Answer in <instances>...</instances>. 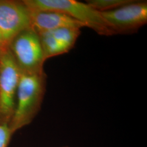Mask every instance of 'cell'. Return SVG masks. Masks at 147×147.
Wrapping results in <instances>:
<instances>
[{"label": "cell", "instance_id": "8", "mask_svg": "<svg viewBox=\"0 0 147 147\" xmlns=\"http://www.w3.org/2000/svg\"><path fill=\"white\" fill-rule=\"evenodd\" d=\"M41 42L44 57L49 58L68 53V49L53 36L49 32L38 34Z\"/></svg>", "mask_w": 147, "mask_h": 147}, {"label": "cell", "instance_id": "5", "mask_svg": "<svg viewBox=\"0 0 147 147\" xmlns=\"http://www.w3.org/2000/svg\"><path fill=\"white\" fill-rule=\"evenodd\" d=\"M100 13L115 34H132L147 23V2L134 0L116 9Z\"/></svg>", "mask_w": 147, "mask_h": 147}, {"label": "cell", "instance_id": "1", "mask_svg": "<svg viewBox=\"0 0 147 147\" xmlns=\"http://www.w3.org/2000/svg\"><path fill=\"white\" fill-rule=\"evenodd\" d=\"M44 71L29 73L20 71L16 110L9 126L14 134L31 124L40 110L46 90Z\"/></svg>", "mask_w": 147, "mask_h": 147}, {"label": "cell", "instance_id": "14", "mask_svg": "<svg viewBox=\"0 0 147 147\" xmlns=\"http://www.w3.org/2000/svg\"><path fill=\"white\" fill-rule=\"evenodd\" d=\"M67 147V146H65V147Z\"/></svg>", "mask_w": 147, "mask_h": 147}, {"label": "cell", "instance_id": "13", "mask_svg": "<svg viewBox=\"0 0 147 147\" xmlns=\"http://www.w3.org/2000/svg\"><path fill=\"white\" fill-rule=\"evenodd\" d=\"M1 53V51H0V56H1V53Z\"/></svg>", "mask_w": 147, "mask_h": 147}, {"label": "cell", "instance_id": "6", "mask_svg": "<svg viewBox=\"0 0 147 147\" xmlns=\"http://www.w3.org/2000/svg\"><path fill=\"white\" fill-rule=\"evenodd\" d=\"M29 28L31 11L22 1L0 0V32L8 47L17 35Z\"/></svg>", "mask_w": 147, "mask_h": 147}, {"label": "cell", "instance_id": "4", "mask_svg": "<svg viewBox=\"0 0 147 147\" xmlns=\"http://www.w3.org/2000/svg\"><path fill=\"white\" fill-rule=\"evenodd\" d=\"M9 49L21 72H42L45 62L38 33L29 28L21 32L11 42Z\"/></svg>", "mask_w": 147, "mask_h": 147}, {"label": "cell", "instance_id": "2", "mask_svg": "<svg viewBox=\"0 0 147 147\" xmlns=\"http://www.w3.org/2000/svg\"><path fill=\"white\" fill-rule=\"evenodd\" d=\"M31 11H57L81 22L101 36L115 35L101 13L86 3L75 0H23Z\"/></svg>", "mask_w": 147, "mask_h": 147}, {"label": "cell", "instance_id": "9", "mask_svg": "<svg viewBox=\"0 0 147 147\" xmlns=\"http://www.w3.org/2000/svg\"><path fill=\"white\" fill-rule=\"evenodd\" d=\"M49 32L58 42H61L69 50L75 46L78 38L81 34L80 29L64 27Z\"/></svg>", "mask_w": 147, "mask_h": 147}, {"label": "cell", "instance_id": "12", "mask_svg": "<svg viewBox=\"0 0 147 147\" xmlns=\"http://www.w3.org/2000/svg\"><path fill=\"white\" fill-rule=\"evenodd\" d=\"M8 48H9V47H8L5 44V42L2 38L1 32H0V51L1 53H3V52L5 51V50H7Z\"/></svg>", "mask_w": 147, "mask_h": 147}, {"label": "cell", "instance_id": "11", "mask_svg": "<svg viewBox=\"0 0 147 147\" xmlns=\"http://www.w3.org/2000/svg\"><path fill=\"white\" fill-rule=\"evenodd\" d=\"M13 135L9 125L0 124V147H8Z\"/></svg>", "mask_w": 147, "mask_h": 147}, {"label": "cell", "instance_id": "3", "mask_svg": "<svg viewBox=\"0 0 147 147\" xmlns=\"http://www.w3.org/2000/svg\"><path fill=\"white\" fill-rule=\"evenodd\" d=\"M20 76L9 47L0 56V124L9 125L13 117Z\"/></svg>", "mask_w": 147, "mask_h": 147}, {"label": "cell", "instance_id": "7", "mask_svg": "<svg viewBox=\"0 0 147 147\" xmlns=\"http://www.w3.org/2000/svg\"><path fill=\"white\" fill-rule=\"evenodd\" d=\"M31 19L32 29L38 34L64 27L81 30L85 27L81 22L57 11H31Z\"/></svg>", "mask_w": 147, "mask_h": 147}, {"label": "cell", "instance_id": "10", "mask_svg": "<svg viewBox=\"0 0 147 147\" xmlns=\"http://www.w3.org/2000/svg\"><path fill=\"white\" fill-rule=\"evenodd\" d=\"M134 0H88L86 3L99 12L112 11L131 3Z\"/></svg>", "mask_w": 147, "mask_h": 147}]
</instances>
